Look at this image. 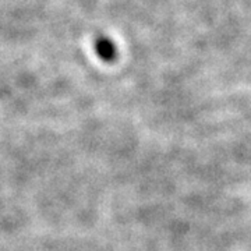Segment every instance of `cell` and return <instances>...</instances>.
I'll use <instances>...</instances> for the list:
<instances>
[{"label":"cell","mask_w":251,"mask_h":251,"mask_svg":"<svg viewBox=\"0 0 251 251\" xmlns=\"http://www.w3.org/2000/svg\"><path fill=\"white\" fill-rule=\"evenodd\" d=\"M95 50L97 54L105 62H112L117 56V48L113 41L109 38H100L95 44Z\"/></svg>","instance_id":"obj_1"}]
</instances>
